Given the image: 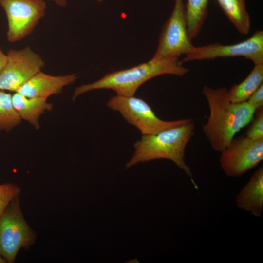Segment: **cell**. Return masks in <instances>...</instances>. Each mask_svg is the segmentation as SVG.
<instances>
[{
  "instance_id": "obj_1",
  "label": "cell",
  "mask_w": 263,
  "mask_h": 263,
  "mask_svg": "<svg viewBox=\"0 0 263 263\" xmlns=\"http://www.w3.org/2000/svg\"><path fill=\"white\" fill-rule=\"evenodd\" d=\"M202 94L209 107V115L203 132L215 151L221 152L235 135L252 121L255 110L246 101L232 102L225 87L204 86Z\"/></svg>"
},
{
  "instance_id": "obj_2",
  "label": "cell",
  "mask_w": 263,
  "mask_h": 263,
  "mask_svg": "<svg viewBox=\"0 0 263 263\" xmlns=\"http://www.w3.org/2000/svg\"><path fill=\"white\" fill-rule=\"evenodd\" d=\"M188 72L178 57L151 58L130 68L107 73L97 81L76 87L72 100L85 93L99 89H111L117 94L132 96L139 87L153 77L163 75L182 77Z\"/></svg>"
},
{
  "instance_id": "obj_3",
  "label": "cell",
  "mask_w": 263,
  "mask_h": 263,
  "mask_svg": "<svg viewBox=\"0 0 263 263\" xmlns=\"http://www.w3.org/2000/svg\"><path fill=\"white\" fill-rule=\"evenodd\" d=\"M195 125L191 119L156 134L142 135L134 144L135 151L126 164L130 168L138 163L158 159L173 161L190 177L196 189L198 187L192 178L190 167L185 161L186 147L194 133Z\"/></svg>"
},
{
  "instance_id": "obj_4",
  "label": "cell",
  "mask_w": 263,
  "mask_h": 263,
  "mask_svg": "<svg viewBox=\"0 0 263 263\" xmlns=\"http://www.w3.org/2000/svg\"><path fill=\"white\" fill-rule=\"evenodd\" d=\"M19 197L14 199L0 217V254L14 263L19 251L33 244L36 235L26 223Z\"/></svg>"
},
{
  "instance_id": "obj_5",
  "label": "cell",
  "mask_w": 263,
  "mask_h": 263,
  "mask_svg": "<svg viewBox=\"0 0 263 263\" xmlns=\"http://www.w3.org/2000/svg\"><path fill=\"white\" fill-rule=\"evenodd\" d=\"M107 106L119 112L127 122L136 127L142 135L156 134L191 120H162L156 116L146 102L134 95L124 96L116 94L109 100Z\"/></svg>"
},
{
  "instance_id": "obj_6",
  "label": "cell",
  "mask_w": 263,
  "mask_h": 263,
  "mask_svg": "<svg viewBox=\"0 0 263 263\" xmlns=\"http://www.w3.org/2000/svg\"><path fill=\"white\" fill-rule=\"evenodd\" d=\"M191 40L187 27L184 0H174L172 11L162 29L152 58L186 55L194 47Z\"/></svg>"
},
{
  "instance_id": "obj_7",
  "label": "cell",
  "mask_w": 263,
  "mask_h": 263,
  "mask_svg": "<svg viewBox=\"0 0 263 263\" xmlns=\"http://www.w3.org/2000/svg\"><path fill=\"white\" fill-rule=\"evenodd\" d=\"M221 153L220 164L224 173L231 177H240L263 160V138L234 137Z\"/></svg>"
},
{
  "instance_id": "obj_8",
  "label": "cell",
  "mask_w": 263,
  "mask_h": 263,
  "mask_svg": "<svg viewBox=\"0 0 263 263\" xmlns=\"http://www.w3.org/2000/svg\"><path fill=\"white\" fill-rule=\"evenodd\" d=\"M243 56L254 64L263 63V31L258 30L249 38L236 44L224 45L215 43L193 48L185 55L183 63L219 57Z\"/></svg>"
},
{
  "instance_id": "obj_9",
  "label": "cell",
  "mask_w": 263,
  "mask_h": 263,
  "mask_svg": "<svg viewBox=\"0 0 263 263\" xmlns=\"http://www.w3.org/2000/svg\"><path fill=\"white\" fill-rule=\"evenodd\" d=\"M8 21L7 37L15 42L29 35L44 16L46 4L43 0H0Z\"/></svg>"
},
{
  "instance_id": "obj_10",
  "label": "cell",
  "mask_w": 263,
  "mask_h": 263,
  "mask_svg": "<svg viewBox=\"0 0 263 263\" xmlns=\"http://www.w3.org/2000/svg\"><path fill=\"white\" fill-rule=\"evenodd\" d=\"M0 72V90L17 92L44 66L41 57L29 47L10 50Z\"/></svg>"
},
{
  "instance_id": "obj_11",
  "label": "cell",
  "mask_w": 263,
  "mask_h": 263,
  "mask_svg": "<svg viewBox=\"0 0 263 263\" xmlns=\"http://www.w3.org/2000/svg\"><path fill=\"white\" fill-rule=\"evenodd\" d=\"M76 74L53 76L41 71L36 74L17 92L28 97L47 98L60 93L64 87L75 81Z\"/></svg>"
},
{
  "instance_id": "obj_12",
  "label": "cell",
  "mask_w": 263,
  "mask_h": 263,
  "mask_svg": "<svg viewBox=\"0 0 263 263\" xmlns=\"http://www.w3.org/2000/svg\"><path fill=\"white\" fill-rule=\"evenodd\" d=\"M238 207L260 217L263 210V167L262 165L251 176L236 197Z\"/></svg>"
},
{
  "instance_id": "obj_13",
  "label": "cell",
  "mask_w": 263,
  "mask_h": 263,
  "mask_svg": "<svg viewBox=\"0 0 263 263\" xmlns=\"http://www.w3.org/2000/svg\"><path fill=\"white\" fill-rule=\"evenodd\" d=\"M12 100L21 119L27 121L37 129L39 128L40 116L53 107L52 104L47 102V98L28 97L17 92L12 95Z\"/></svg>"
},
{
  "instance_id": "obj_14",
  "label": "cell",
  "mask_w": 263,
  "mask_h": 263,
  "mask_svg": "<svg viewBox=\"0 0 263 263\" xmlns=\"http://www.w3.org/2000/svg\"><path fill=\"white\" fill-rule=\"evenodd\" d=\"M263 81V63L254 64L247 77L241 83L234 84L228 90L230 101L233 103L246 102Z\"/></svg>"
},
{
  "instance_id": "obj_15",
  "label": "cell",
  "mask_w": 263,
  "mask_h": 263,
  "mask_svg": "<svg viewBox=\"0 0 263 263\" xmlns=\"http://www.w3.org/2000/svg\"><path fill=\"white\" fill-rule=\"evenodd\" d=\"M220 7L237 30L247 35L250 30V17L245 0H216Z\"/></svg>"
},
{
  "instance_id": "obj_16",
  "label": "cell",
  "mask_w": 263,
  "mask_h": 263,
  "mask_svg": "<svg viewBox=\"0 0 263 263\" xmlns=\"http://www.w3.org/2000/svg\"><path fill=\"white\" fill-rule=\"evenodd\" d=\"M209 0H187L186 17L188 35L193 38L199 34L208 13Z\"/></svg>"
},
{
  "instance_id": "obj_17",
  "label": "cell",
  "mask_w": 263,
  "mask_h": 263,
  "mask_svg": "<svg viewBox=\"0 0 263 263\" xmlns=\"http://www.w3.org/2000/svg\"><path fill=\"white\" fill-rule=\"evenodd\" d=\"M21 120L14 107L12 95L0 90V131H10Z\"/></svg>"
},
{
  "instance_id": "obj_18",
  "label": "cell",
  "mask_w": 263,
  "mask_h": 263,
  "mask_svg": "<svg viewBox=\"0 0 263 263\" xmlns=\"http://www.w3.org/2000/svg\"><path fill=\"white\" fill-rule=\"evenodd\" d=\"M20 191V188L15 184L8 183L0 185V217L9 203L19 197Z\"/></svg>"
},
{
  "instance_id": "obj_19",
  "label": "cell",
  "mask_w": 263,
  "mask_h": 263,
  "mask_svg": "<svg viewBox=\"0 0 263 263\" xmlns=\"http://www.w3.org/2000/svg\"><path fill=\"white\" fill-rule=\"evenodd\" d=\"M254 114L245 136L252 139H257L263 138V107L256 110Z\"/></svg>"
},
{
  "instance_id": "obj_20",
  "label": "cell",
  "mask_w": 263,
  "mask_h": 263,
  "mask_svg": "<svg viewBox=\"0 0 263 263\" xmlns=\"http://www.w3.org/2000/svg\"><path fill=\"white\" fill-rule=\"evenodd\" d=\"M246 102L255 111L263 106V83L250 96Z\"/></svg>"
},
{
  "instance_id": "obj_21",
  "label": "cell",
  "mask_w": 263,
  "mask_h": 263,
  "mask_svg": "<svg viewBox=\"0 0 263 263\" xmlns=\"http://www.w3.org/2000/svg\"><path fill=\"white\" fill-rule=\"evenodd\" d=\"M7 58V54L4 53L0 47V72L4 67Z\"/></svg>"
},
{
  "instance_id": "obj_22",
  "label": "cell",
  "mask_w": 263,
  "mask_h": 263,
  "mask_svg": "<svg viewBox=\"0 0 263 263\" xmlns=\"http://www.w3.org/2000/svg\"><path fill=\"white\" fill-rule=\"evenodd\" d=\"M52 0L55 2L57 5L61 7L65 6L67 3V0Z\"/></svg>"
},
{
  "instance_id": "obj_23",
  "label": "cell",
  "mask_w": 263,
  "mask_h": 263,
  "mask_svg": "<svg viewBox=\"0 0 263 263\" xmlns=\"http://www.w3.org/2000/svg\"><path fill=\"white\" fill-rule=\"evenodd\" d=\"M7 263L6 261L4 259V258L0 254V263Z\"/></svg>"
},
{
  "instance_id": "obj_24",
  "label": "cell",
  "mask_w": 263,
  "mask_h": 263,
  "mask_svg": "<svg viewBox=\"0 0 263 263\" xmlns=\"http://www.w3.org/2000/svg\"><path fill=\"white\" fill-rule=\"evenodd\" d=\"M96 1H98V2H101L103 0H96Z\"/></svg>"
}]
</instances>
